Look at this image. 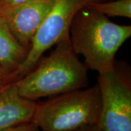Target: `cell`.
Masks as SVG:
<instances>
[{
	"label": "cell",
	"instance_id": "cell-1",
	"mask_svg": "<svg viewBox=\"0 0 131 131\" xmlns=\"http://www.w3.org/2000/svg\"><path fill=\"white\" fill-rule=\"evenodd\" d=\"M55 46L48 56L15 82L20 95L35 101L88 87V68L74 50L69 36Z\"/></svg>",
	"mask_w": 131,
	"mask_h": 131
},
{
	"label": "cell",
	"instance_id": "cell-2",
	"mask_svg": "<svg viewBox=\"0 0 131 131\" xmlns=\"http://www.w3.org/2000/svg\"><path fill=\"white\" fill-rule=\"evenodd\" d=\"M130 36V26L113 23L88 7L77 13L69 28L74 52L84 57L86 66L98 74L114 68L117 51Z\"/></svg>",
	"mask_w": 131,
	"mask_h": 131
},
{
	"label": "cell",
	"instance_id": "cell-3",
	"mask_svg": "<svg viewBox=\"0 0 131 131\" xmlns=\"http://www.w3.org/2000/svg\"><path fill=\"white\" fill-rule=\"evenodd\" d=\"M101 106L97 84L37 103L32 122L40 131H80L96 126Z\"/></svg>",
	"mask_w": 131,
	"mask_h": 131
},
{
	"label": "cell",
	"instance_id": "cell-4",
	"mask_svg": "<svg viewBox=\"0 0 131 131\" xmlns=\"http://www.w3.org/2000/svg\"><path fill=\"white\" fill-rule=\"evenodd\" d=\"M101 106L98 131H131V84L128 73L115 63L112 70L98 74Z\"/></svg>",
	"mask_w": 131,
	"mask_h": 131
},
{
	"label": "cell",
	"instance_id": "cell-5",
	"mask_svg": "<svg viewBox=\"0 0 131 131\" xmlns=\"http://www.w3.org/2000/svg\"><path fill=\"white\" fill-rule=\"evenodd\" d=\"M103 1L108 0H53L50 11L34 39L28 56L16 71L20 78L37 65L47 50L69 36L71 24L80 10Z\"/></svg>",
	"mask_w": 131,
	"mask_h": 131
},
{
	"label": "cell",
	"instance_id": "cell-6",
	"mask_svg": "<svg viewBox=\"0 0 131 131\" xmlns=\"http://www.w3.org/2000/svg\"><path fill=\"white\" fill-rule=\"evenodd\" d=\"M52 3L53 0H28L9 10L2 18L5 19L18 42L29 50Z\"/></svg>",
	"mask_w": 131,
	"mask_h": 131
},
{
	"label": "cell",
	"instance_id": "cell-7",
	"mask_svg": "<svg viewBox=\"0 0 131 131\" xmlns=\"http://www.w3.org/2000/svg\"><path fill=\"white\" fill-rule=\"evenodd\" d=\"M15 81L0 85V131L33 121L37 103L20 95Z\"/></svg>",
	"mask_w": 131,
	"mask_h": 131
},
{
	"label": "cell",
	"instance_id": "cell-8",
	"mask_svg": "<svg viewBox=\"0 0 131 131\" xmlns=\"http://www.w3.org/2000/svg\"><path fill=\"white\" fill-rule=\"evenodd\" d=\"M29 50L20 45L0 17V66L17 71L28 56Z\"/></svg>",
	"mask_w": 131,
	"mask_h": 131
},
{
	"label": "cell",
	"instance_id": "cell-9",
	"mask_svg": "<svg viewBox=\"0 0 131 131\" xmlns=\"http://www.w3.org/2000/svg\"><path fill=\"white\" fill-rule=\"evenodd\" d=\"M88 7L107 17L131 18V0H108L91 4Z\"/></svg>",
	"mask_w": 131,
	"mask_h": 131
},
{
	"label": "cell",
	"instance_id": "cell-10",
	"mask_svg": "<svg viewBox=\"0 0 131 131\" xmlns=\"http://www.w3.org/2000/svg\"><path fill=\"white\" fill-rule=\"evenodd\" d=\"M20 78L16 71L10 70L5 67L0 66V85L9 82L15 81Z\"/></svg>",
	"mask_w": 131,
	"mask_h": 131
},
{
	"label": "cell",
	"instance_id": "cell-11",
	"mask_svg": "<svg viewBox=\"0 0 131 131\" xmlns=\"http://www.w3.org/2000/svg\"><path fill=\"white\" fill-rule=\"evenodd\" d=\"M28 0H0V17Z\"/></svg>",
	"mask_w": 131,
	"mask_h": 131
},
{
	"label": "cell",
	"instance_id": "cell-12",
	"mask_svg": "<svg viewBox=\"0 0 131 131\" xmlns=\"http://www.w3.org/2000/svg\"><path fill=\"white\" fill-rule=\"evenodd\" d=\"M3 131H40L38 127L33 122H27L21 124L17 126L10 127Z\"/></svg>",
	"mask_w": 131,
	"mask_h": 131
},
{
	"label": "cell",
	"instance_id": "cell-13",
	"mask_svg": "<svg viewBox=\"0 0 131 131\" xmlns=\"http://www.w3.org/2000/svg\"><path fill=\"white\" fill-rule=\"evenodd\" d=\"M80 131H98V130L97 129L96 126L92 127H89V128H86V129H84V130H81Z\"/></svg>",
	"mask_w": 131,
	"mask_h": 131
}]
</instances>
